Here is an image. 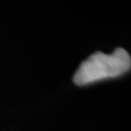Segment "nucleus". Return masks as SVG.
I'll return each mask as SVG.
<instances>
[{"label":"nucleus","mask_w":131,"mask_h":131,"mask_svg":"<svg viewBox=\"0 0 131 131\" xmlns=\"http://www.w3.org/2000/svg\"><path fill=\"white\" fill-rule=\"evenodd\" d=\"M130 68V55L124 48H116L113 54L96 51L80 64L73 75V82L79 86H83L115 79L129 72Z\"/></svg>","instance_id":"f257e3e1"}]
</instances>
